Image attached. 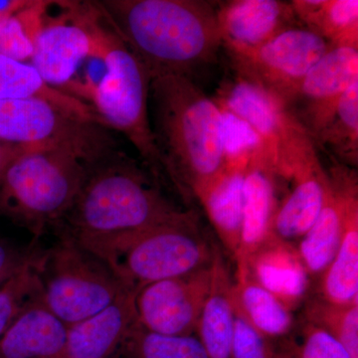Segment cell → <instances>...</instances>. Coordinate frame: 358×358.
<instances>
[{
    "instance_id": "obj_13",
    "label": "cell",
    "mask_w": 358,
    "mask_h": 358,
    "mask_svg": "<svg viewBox=\"0 0 358 358\" xmlns=\"http://www.w3.org/2000/svg\"><path fill=\"white\" fill-rule=\"evenodd\" d=\"M358 83V47H333L315 63L285 102L313 140L334 114L343 94Z\"/></svg>"
},
{
    "instance_id": "obj_29",
    "label": "cell",
    "mask_w": 358,
    "mask_h": 358,
    "mask_svg": "<svg viewBox=\"0 0 358 358\" xmlns=\"http://www.w3.org/2000/svg\"><path fill=\"white\" fill-rule=\"evenodd\" d=\"M126 358H208L197 336H167L136 322L120 348Z\"/></svg>"
},
{
    "instance_id": "obj_37",
    "label": "cell",
    "mask_w": 358,
    "mask_h": 358,
    "mask_svg": "<svg viewBox=\"0 0 358 358\" xmlns=\"http://www.w3.org/2000/svg\"><path fill=\"white\" fill-rule=\"evenodd\" d=\"M0 20H1V18H0Z\"/></svg>"
},
{
    "instance_id": "obj_14",
    "label": "cell",
    "mask_w": 358,
    "mask_h": 358,
    "mask_svg": "<svg viewBox=\"0 0 358 358\" xmlns=\"http://www.w3.org/2000/svg\"><path fill=\"white\" fill-rule=\"evenodd\" d=\"M212 275L213 264L192 274L143 287L136 296L138 322L157 334L192 336L210 289Z\"/></svg>"
},
{
    "instance_id": "obj_20",
    "label": "cell",
    "mask_w": 358,
    "mask_h": 358,
    "mask_svg": "<svg viewBox=\"0 0 358 358\" xmlns=\"http://www.w3.org/2000/svg\"><path fill=\"white\" fill-rule=\"evenodd\" d=\"M68 327L42 303L24 310L0 338V358H60Z\"/></svg>"
},
{
    "instance_id": "obj_18",
    "label": "cell",
    "mask_w": 358,
    "mask_h": 358,
    "mask_svg": "<svg viewBox=\"0 0 358 358\" xmlns=\"http://www.w3.org/2000/svg\"><path fill=\"white\" fill-rule=\"evenodd\" d=\"M281 178L267 155L249 160L245 171L243 220L235 260L244 263L272 235L273 221L279 206L278 180Z\"/></svg>"
},
{
    "instance_id": "obj_11",
    "label": "cell",
    "mask_w": 358,
    "mask_h": 358,
    "mask_svg": "<svg viewBox=\"0 0 358 358\" xmlns=\"http://www.w3.org/2000/svg\"><path fill=\"white\" fill-rule=\"evenodd\" d=\"M213 100L258 134L275 169L294 141L307 134L279 96L235 72L224 79Z\"/></svg>"
},
{
    "instance_id": "obj_33",
    "label": "cell",
    "mask_w": 358,
    "mask_h": 358,
    "mask_svg": "<svg viewBox=\"0 0 358 358\" xmlns=\"http://www.w3.org/2000/svg\"><path fill=\"white\" fill-rule=\"evenodd\" d=\"M235 329L231 346V358H281L271 338L250 326L235 312Z\"/></svg>"
},
{
    "instance_id": "obj_12",
    "label": "cell",
    "mask_w": 358,
    "mask_h": 358,
    "mask_svg": "<svg viewBox=\"0 0 358 358\" xmlns=\"http://www.w3.org/2000/svg\"><path fill=\"white\" fill-rule=\"evenodd\" d=\"M282 174L291 180V189L278 206L272 235L292 243L301 240L312 228L329 192L327 169L310 136L301 138L292 148Z\"/></svg>"
},
{
    "instance_id": "obj_22",
    "label": "cell",
    "mask_w": 358,
    "mask_h": 358,
    "mask_svg": "<svg viewBox=\"0 0 358 358\" xmlns=\"http://www.w3.org/2000/svg\"><path fill=\"white\" fill-rule=\"evenodd\" d=\"M232 288L229 271L217 250L210 289L195 331L208 358H231L236 317Z\"/></svg>"
},
{
    "instance_id": "obj_1",
    "label": "cell",
    "mask_w": 358,
    "mask_h": 358,
    "mask_svg": "<svg viewBox=\"0 0 358 358\" xmlns=\"http://www.w3.org/2000/svg\"><path fill=\"white\" fill-rule=\"evenodd\" d=\"M150 76L192 75L217 62L222 48L215 1H96Z\"/></svg>"
},
{
    "instance_id": "obj_26",
    "label": "cell",
    "mask_w": 358,
    "mask_h": 358,
    "mask_svg": "<svg viewBox=\"0 0 358 358\" xmlns=\"http://www.w3.org/2000/svg\"><path fill=\"white\" fill-rule=\"evenodd\" d=\"M320 281V298L334 305L358 303V202L350 207L338 252Z\"/></svg>"
},
{
    "instance_id": "obj_17",
    "label": "cell",
    "mask_w": 358,
    "mask_h": 358,
    "mask_svg": "<svg viewBox=\"0 0 358 358\" xmlns=\"http://www.w3.org/2000/svg\"><path fill=\"white\" fill-rule=\"evenodd\" d=\"M127 289L103 310L68 327L60 358H110L138 322L136 296Z\"/></svg>"
},
{
    "instance_id": "obj_30",
    "label": "cell",
    "mask_w": 358,
    "mask_h": 358,
    "mask_svg": "<svg viewBox=\"0 0 358 358\" xmlns=\"http://www.w3.org/2000/svg\"><path fill=\"white\" fill-rule=\"evenodd\" d=\"M44 252L0 286V338L30 306L42 300Z\"/></svg>"
},
{
    "instance_id": "obj_23",
    "label": "cell",
    "mask_w": 358,
    "mask_h": 358,
    "mask_svg": "<svg viewBox=\"0 0 358 358\" xmlns=\"http://www.w3.org/2000/svg\"><path fill=\"white\" fill-rule=\"evenodd\" d=\"M6 100L45 101L75 119L103 126L91 105L47 84L30 63L0 56V101Z\"/></svg>"
},
{
    "instance_id": "obj_15",
    "label": "cell",
    "mask_w": 358,
    "mask_h": 358,
    "mask_svg": "<svg viewBox=\"0 0 358 358\" xmlns=\"http://www.w3.org/2000/svg\"><path fill=\"white\" fill-rule=\"evenodd\" d=\"M329 188L317 221L296 246L310 277L322 275L333 261L345 232L348 212L358 202L357 169L331 160Z\"/></svg>"
},
{
    "instance_id": "obj_27",
    "label": "cell",
    "mask_w": 358,
    "mask_h": 358,
    "mask_svg": "<svg viewBox=\"0 0 358 358\" xmlns=\"http://www.w3.org/2000/svg\"><path fill=\"white\" fill-rule=\"evenodd\" d=\"M312 141L317 152L324 150L329 159L357 169L358 83L343 94L334 114Z\"/></svg>"
},
{
    "instance_id": "obj_28",
    "label": "cell",
    "mask_w": 358,
    "mask_h": 358,
    "mask_svg": "<svg viewBox=\"0 0 358 358\" xmlns=\"http://www.w3.org/2000/svg\"><path fill=\"white\" fill-rule=\"evenodd\" d=\"M53 2L30 0L17 13L0 20V56L30 62L35 40Z\"/></svg>"
},
{
    "instance_id": "obj_35",
    "label": "cell",
    "mask_w": 358,
    "mask_h": 358,
    "mask_svg": "<svg viewBox=\"0 0 358 358\" xmlns=\"http://www.w3.org/2000/svg\"><path fill=\"white\" fill-rule=\"evenodd\" d=\"M300 358H352L345 348L320 327L308 324L303 329Z\"/></svg>"
},
{
    "instance_id": "obj_32",
    "label": "cell",
    "mask_w": 358,
    "mask_h": 358,
    "mask_svg": "<svg viewBox=\"0 0 358 358\" xmlns=\"http://www.w3.org/2000/svg\"><path fill=\"white\" fill-rule=\"evenodd\" d=\"M221 113L226 164H247L256 155H268L263 141L248 124L226 110Z\"/></svg>"
},
{
    "instance_id": "obj_25",
    "label": "cell",
    "mask_w": 358,
    "mask_h": 358,
    "mask_svg": "<svg viewBox=\"0 0 358 358\" xmlns=\"http://www.w3.org/2000/svg\"><path fill=\"white\" fill-rule=\"evenodd\" d=\"M291 6L299 23L331 46L358 47L357 0H293Z\"/></svg>"
},
{
    "instance_id": "obj_4",
    "label": "cell",
    "mask_w": 358,
    "mask_h": 358,
    "mask_svg": "<svg viewBox=\"0 0 358 358\" xmlns=\"http://www.w3.org/2000/svg\"><path fill=\"white\" fill-rule=\"evenodd\" d=\"M87 20L102 47L108 74L90 99L105 128L126 136L159 182L164 178L150 115V71L120 36L96 1H85Z\"/></svg>"
},
{
    "instance_id": "obj_7",
    "label": "cell",
    "mask_w": 358,
    "mask_h": 358,
    "mask_svg": "<svg viewBox=\"0 0 358 358\" xmlns=\"http://www.w3.org/2000/svg\"><path fill=\"white\" fill-rule=\"evenodd\" d=\"M40 274L42 303L67 327L101 312L128 289L101 259L64 234L44 252Z\"/></svg>"
},
{
    "instance_id": "obj_19",
    "label": "cell",
    "mask_w": 358,
    "mask_h": 358,
    "mask_svg": "<svg viewBox=\"0 0 358 358\" xmlns=\"http://www.w3.org/2000/svg\"><path fill=\"white\" fill-rule=\"evenodd\" d=\"M250 277L268 293L293 310L305 300L310 287V275L298 249L289 242L274 236L252 254L244 263Z\"/></svg>"
},
{
    "instance_id": "obj_6",
    "label": "cell",
    "mask_w": 358,
    "mask_h": 358,
    "mask_svg": "<svg viewBox=\"0 0 358 358\" xmlns=\"http://www.w3.org/2000/svg\"><path fill=\"white\" fill-rule=\"evenodd\" d=\"M90 164L65 150L30 148L9 164L0 180V216L38 240L57 228L76 201Z\"/></svg>"
},
{
    "instance_id": "obj_2",
    "label": "cell",
    "mask_w": 358,
    "mask_h": 358,
    "mask_svg": "<svg viewBox=\"0 0 358 358\" xmlns=\"http://www.w3.org/2000/svg\"><path fill=\"white\" fill-rule=\"evenodd\" d=\"M150 103L164 171L185 199H196L226 166L222 113L194 80L152 78Z\"/></svg>"
},
{
    "instance_id": "obj_21",
    "label": "cell",
    "mask_w": 358,
    "mask_h": 358,
    "mask_svg": "<svg viewBox=\"0 0 358 358\" xmlns=\"http://www.w3.org/2000/svg\"><path fill=\"white\" fill-rule=\"evenodd\" d=\"M247 164H226L222 173L196 197L221 243L234 259L241 239Z\"/></svg>"
},
{
    "instance_id": "obj_36",
    "label": "cell",
    "mask_w": 358,
    "mask_h": 358,
    "mask_svg": "<svg viewBox=\"0 0 358 358\" xmlns=\"http://www.w3.org/2000/svg\"><path fill=\"white\" fill-rule=\"evenodd\" d=\"M33 148L20 147V145H13V143L0 141V180L8 167L18 155L23 154L26 150Z\"/></svg>"
},
{
    "instance_id": "obj_24",
    "label": "cell",
    "mask_w": 358,
    "mask_h": 358,
    "mask_svg": "<svg viewBox=\"0 0 358 358\" xmlns=\"http://www.w3.org/2000/svg\"><path fill=\"white\" fill-rule=\"evenodd\" d=\"M232 293L235 312L263 336L272 339L291 331L294 326L292 310L257 284L244 268L237 267Z\"/></svg>"
},
{
    "instance_id": "obj_3",
    "label": "cell",
    "mask_w": 358,
    "mask_h": 358,
    "mask_svg": "<svg viewBox=\"0 0 358 358\" xmlns=\"http://www.w3.org/2000/svg\"><path fill=\"white\" fill-rule=\"evenodd\" d=\"M157 183L114 152L89 166L76 201L56 230L85 246L173 220L183 210Z\"/></svg>"
},
{
    "instance_id": "obj_5",
    "label": "cell",
    "mask_w": 358,
    "mask_h": 358,
    "mask_svg": "<svg viewBox=\"0 0 358 358\" xmlns=\"http://www.w3.org/2000/svg\"><path fill=\"white\" fill-rule=\"evenodd\" d=\"M83 247L101 259L124 288L134 292L210 267L218 250L204 234L194 210L183 211L173 220L147 229Z\"/></svg>"
},
{
    "instance_id": "obj_34",
    "label": "cell",
    "mask_w": 358,
    "mask_h": 358,
    "mask_svg": "<svg viewBox=\"0 0 358 358\" xmlns=\"http://www.w3.org/2000/svg\"><path fill=\"white\" fill-rule=\"evenodd\" d=\"M37 242L33 239L27 246H21L0 238V286L43 253Z\"/></svg>"
},
{
    "instance_id": "obj_31",
    "label": "cell",
    "mask_w": 358,
    "mask_h": 358,
    "mask_svg": "<svg viewBox=\"0 0 358 358\" xmlns=\"http://www.w3.org/2000/svg\"><path fill=\"white\" fill-rule=\"evenodd\" d=\"M306 319L333 336L352 358H358V303L338 306L313 299L306 306Z\"/></svg>"
},
{
    "instance_id": "obj_16",
    "label": "cell",
    "mask_w": 358,
    "mask_h": 358,
    "mask_svg": "<svg viewBox=\"0 0 358 358\" xmlns=\"http://www.w3.org/2000/svg\"><path fill=\"white\" fill-rule=\"evenodd\" d=\"M215 13L222 48L227 55L254 50L285 30L300 25L291 1H215Z\"/></svg>"
},
{
    "instance_id": "obj_10",
    "label": "cell",
    "mask_w": 358,
    "mask_h": 358,
    "mask_svg": "<svg viewBox=\"0 0 358 358\" xmlns=\"http://www.w3.org/2000/svg\"><path fill=\"white\" fill-rule=\"evenodd\" d=\"M59 7L60 13L55 16L49 15V9L29 63L47 84L68 95L96 42L85 14L84 1H60Z\"/></svg>"
},
{
    "instance_id": "obj_9",
    "label": "cell",
    "mask_w": 358,
    "mask_h": 358,
    "mask_svg": "<svg viewBox=\"0 0 358 358\" xmlns=\"http://www.w3.org/2000/svg\"><path fill=\"white\" fill-rule=\"evenodd\" d=\"M333 47L300 24L254 50L228 54V57L233 72L275 94L285 103L308 71Z\"/></svg>"
},
{
    "instance_id": "obj_8",
    "label": "cell",
    "mask_w": 358,
    "mask_h": 358,
    "mask_svg": "<svg viewBox=\"0 0 358 358\" xmlns=\"http://www.w3.org/2000/svg\"><path fill=\"white\" fill-rule=\"evenodd\" d=\"M0 141L69 150L90 166L115 152L105 127L80 121L41 100L0 101Z\"/></svg>"
}]
</instances>
